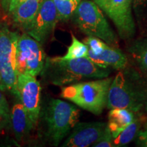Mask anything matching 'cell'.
<instances>
[{"instance_id": "6da1fadb", "label": "cell", "mask_w": 147, "mask_h": 147, "mask_svg": "<svg viewBox=\"0 0 147 147\" xmlns=\"http://www.w3.org/2000/svg\"><path fill=\"white\" fill-rule=\"evenodd\" d=\"M111 69L100 66L88 57L63 59L61 57H47L41 74L47 83L66 86L89 78H106Z\"/></svg>"}, {"instance_id": "7a4b0ae2", "label": "cell", "mask_w": 147, "mask_h": 147, "mask_svg": "<svg viewBox=\"0 0 147 147\" xmlns=\"http://www.w3.org/2000/svg\"><path fill=\"white\" fill-rule=\"evenodd\" d=\"M146 96L147 76L127 66L113 78L106 106L109 109L127 108L137 113L144 108Z\"/></svg>"}, {"instance_id": "3957f363", "label": "cell", "mask_w": 147, "mask_h": 147, "mask_svg": "<svg viewBox=\"0 0 147 147\" xmlns=\"http://www.w3.org/2000/svg\"><path fill=\"white\" fill-rule=\"evenodd\" d=\"M80 113L69 103L59 99H51L39 119L44 123V138L52 146H57L78 122Z\"/></svg>"}, {"instance_id": "277c9868", "label": "cell", "mask_w": 147, "mask_h": 147, "mask_svg": "<svg viewBox=\"0 0 147 147\" xmlns=\"http://www.w3.org/2000/svg\"><path fill=\"white\" fill-rule=\"evenodd\" d=\"M113 79L106 77L65 86L61 89V97L71 101L82 109L99 115L107 105Z\"/></svg>"}, {"instance_id": "5b68a950", "label": "cell", "mask_w": 147, "mask_h": 147, "mask_svg": "<svg viewBox=\"0 0 147 147\" xmlns=\"http://www.w3.org/2000/svg\"><path fill=\"white\" fill-rule=\"evenodd\" d=\"M72 18L75 25L87 36L97 37L108 45L118 48V37L94 1H80Z\"/></svg>"}, {"instance_id": "8992f818", "label": "cell", "mask_w": 147, "mask_h": 147, "mask_svg": "<svg viewBox=\"0 0 147 147\" xmlns=\"http://www.w3.org/2000/svg\"><path fill=\"white\" fill-rule=\"evenodd\" d=\"M20 35L0 24V89L18 97L16 47Z\"/></svg>"}, {"instance_id": "52a82bcc", "label": "cell", "mask_w": 147, "mask_h": 147, "mask_svg": "<svg viewBox=\"0 0 147 147\" xmlns=\"http://www.w3.org/2000/svg\"><path fill=\"white\" fill-rule=\"evenodd\" d=\"M46 54L42 44L27 33L20 35L16 47L18 74L37 76L45 63Z\"/></svg>"}, {"instance_id": "ba28073f", "label": "cell", "mask_w": 147, "mask_h": 147, "mask_svg": "<svg viewBox=\"0 0 147 147\" xmlns=\"http://www.w3.org/2000/svg\"><path fill=\"white\" fill-rule=\"evenodd\" d=\"M133 0H93L100 10L113 21L119 36L130 40L136 34V22L132 10Z\"/></svg>"}, {"instance_id": "9c48e42d", "label": "cell", "mask_w": 147, "mask_h": 147, "mask_svg": "<svg viewBox=\"0 0 147 147\" xmlns=\"http://www.w3.org/2000/svg\"><path fill=\"white\" fill-rule=\"evenodd\" d=\"M17 90L19 100L26 110L34 128L38 125L41 110V85L36 76L18 74Z\"/></svg>"}, {"instance_id": "30bf717a", "label": "cell", "mask_w": 147, "mask_h": 147, "mask_svg": "<svg viewBox=\"0 0 147 147\" xmlns=\"http://www.w3.org/2000/svg\"><path fill=\"white\" fill-rule=\"evenodd\" d=\"M57 22V14L53 0H42L38 14L26 33L42 45L54 31Z\"/></svg>"}, {"instance_id": "8fae6325", "label": "cell", "mask_w": 147, "mask_h": 147, "mask_svg": "<svg viewBox=\"0 0 147 147\" xmlns=\"http://www.w3.org/2000/svg\"><path fill=\"white\" fill-rule=\"evenodd\" d=\"M106 127L107 123L104 122H78L61 146L65 147L92 146L102 136Z\"/></svg>"}, {"instance_id": "7c38bea8", "label": "cell", "mask_w": 147, "mask_h": 147, "mask_svg": "<svg viewBox=\"0 0 147 147\" xmlns=\"http://www.w3.org/2000/svg\"><path fill=\"white\" fill-rule=\"evenodd\" d=\"M87 57L93 63L104 67L122 70L128 66V59L119 48L107 45L99 54L88 52Z\"/></svg>"}, {"instance_id": "4fadbf2b", "label": "cell", "mask_w": 147, "mask_h": 147, "mask_svg": "<svg viewBox=\"0 0 147 147\" xmlns=\"http://www.w3.org/2000/svg\"><path fill=\"white\" fill-rule=\"evenodd\" d=\"M14 103L10 110V125L14 138L18 142H21L27 136L34 127L27 115L26 110L19 98Z\"/></svg>"}, {"instance_id": "5bb4252c", "label": "cell", "mask_w": 147, "mask_h": 147, "mask_svg": "<svg viewBox=\"0 0 147 147\" xmlns=\"http://www.w3.org/2000/svg\"><path fill=\"white\" fill-rule=\"evenodd\" d=\"M42 0H24L10 14L14 25L27 32L39 10Z\"/></svg>"}, {"instance_id": "9a60e30c", "label": "cell", "mask_w": 147, "mask_h": 147, "mask_svg": "<svg viewBox=\"0 0 147 147\" xmlns=\"http://www.w3.org/2000/svg\"><path fill=\"white\" fill-rule=\"evenodd\" d=\"M134 112L127 108H113L108 114L107 126L113 139L117 137L135 119Z\"/></svg>"}, {"instance_id": "2e32d148", "label": "cell", "mask_w": 147, "mask_h": 147, "mask_svg": "<svg viewBox=\"0 0 147 147\" xmlns=\"http://www.w3.org/2000/svg\"><path fill=\"white\" fill-rule=\"evenodd\" d=\"M127 51L138 69L147 76V37L134 40L129 46Z\"/></svg>"}, {"instance_id": "e0dca14e", "label": "cell", "mask_w": 147, "mask_h": 147, "mask_svg": "<svg viewBox=\"0 0 147 147\" xmlns=\"http://www.w3.org/2000/svg\"><path fill=\"white\" fill-rule=\"evenodd\" d=\"M132 10L141 36L147 37V0H133Z\"/></svg>"}, {"instance_id": "ac0fdd59", "label": "cell", "mask_w": 147, "mask_h": 147, "mask_svg": "<svg viewBox=\"0 0 147 147\" xmlns=\"http://www.w3.org/2000/svg\"><path fill=\"white\" fill-rule=\"evenodd\" d=\"M141 123L138 119L135 118L117 137L113 139L114 146H125L134 140L138 135L140 131Z\"/></svg>"}, {"instance_id": "d6986e66", "label": "cell", "mask_w": 147, "mask_h": 147, "mask_svg": "<svg viewBox=\"0 0 147 147\" xmlns=\"http://www.w3.org/2000/svg\"><path fill=\"white\" fill-rule=\"evenodd\" d=\"M81 0H53L56 7L58 21H67L72 17Z\"/></svg>"}, {"instance_id": "ffe728a7", "label": "cell", "mask_w": 147, "mask_h": 147, "mask_svg": "<svg viewBox=\"0 0 147 147\" xmlns=\"http://www.w3.org/2000/svg\"><path fill=\"white\" fill-rule=\"evenodd\" d=\"M71 35V43L67 49V53L61 58L63 59H79L87 57L89 48L84 42H80L77 39L72 33Z\"/></svg>"}, {"instance_id": "44dd1931", "label": "cell", "mask_w": 147, "mask_h": 147, "mask_svg": "<svg viewBox=\"0 0 147 147\" xmlns=\"http://www.w3.org/2000/svg\"><path fill=\"white\" fill-rule=\"evenodd\" d=\"M10 125V109L5 97L0 91V131Z\"/></svg>"}, {"instance_id": "7402d4cb", "label": "cell", "mask_w": 147, "mask_h": 147, "mask_svg": "<svg viewBox=\"0 0 147 147\" xmlns=\"http://www.w3.org/2000/svg\"><path fill=\"white\" fill-rule=\"evenodd\" d=\"M84 43L89 48V51L94 54L100 53L108 45L102 40L95 36H87L84 39Z\"/></svg>"}, {"instance_id": "603a6c76", "label": "cell", "mask_w": 147, "mask_h": 147, "mask_svg": "<svg viewBox=\"0 0 147 147\" xmlns=\"http://www.w3.org/2000/svg\"><path fill=\"white\" fill-rule=\"evenodd\" d=\"M93 147H113V137L111 132L106 127L105 131L97 142L92 145Z\"/></svg>"}, {"instance_id": "cb8c5ba5", "label": "cell", "mask_w": 147, "mask_h": 147, "mask_svg": "<svg viewBox=\"0 0 147 147\" xmlns=\"http://www.w3.org/2000/svg\"><path fill=\"white\" fill-rule=\"evenodd\" d=\"M137 137L138 146L147 147V126L143 131H140Z\"/></svg>"}, {"instance_id": "d4e9b609", "label": "cell", "mask_w": 147, "mask_h": 147, "mask_svg": "<svg viewBox=\"0 0 147 147\" xmlns=\"http://www.w3.org/2000/svg\"><path fill=\"white\" fill-rule=\"evenodd\" d=\"M10 3V0H0V4L1 5V8H3V11L6 13H8Z\"/></svg>"}, {"instance_id": "484cf974", "label": "cell", "mask_w": 147, "mask_h": 147, "mask_svg": "<svg viewBox=\"0 0 147 147\" xmlns=\"http://www.w3.org/2000/svg\"><path fill=\"white\" fill-rule=\"evenodd\" d=\"M24 0H10V7H9V10H8V14H10L14 8H16L17 5L19 4L20 3H21L22 1H23Z\"/></svg>"}, {"instance_id": "4316f807", "label": "cell", "mask_w": 147, "mask_h": 147, "mask_svg": "<svg viewBox=\"0 0 147 147\" xmlns=\"http://www.w3.org/2000/svg\"><path fill=\"white\" fill-rule=\"evenodd\" d=\"M144 108H145V110H146V113H147V96H146V100H145V102H144Z\"/></svg>"}, {"instance_id": "83f0119b", "label": "cell", "mask_w": 147, "mask_h": 147, "mask_svg": "<svg viewBox=\"0 0 147 147\" xmlns=\"http://www.w3.org/2000/svg\"><path fill=\"white\" fill-rule=\"evenodd\" d=\"M0 81H1V79H0Z\"/></svg>"}]
</instances>
